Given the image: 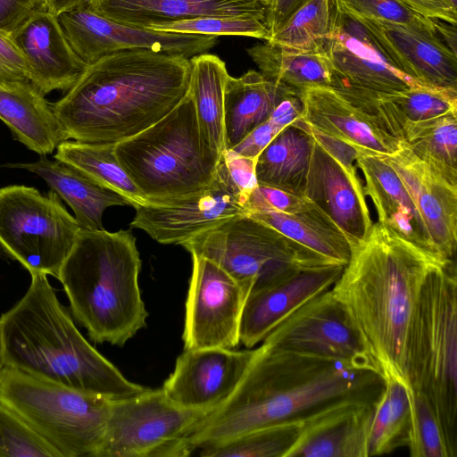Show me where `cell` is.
I'll return each instance as SVG.
<instances>
[{"instance_id":"1","label":"cell","mask_w":457,"mask_h":457,"mask_svg":"<svg viewBox=\"0 0 457 457\" xmlns=\"http://www.w3.org/2000/svg\"><path fill=\"white\" fill-rule=\"evenodd\" d=\"M385 386L377 370L262 344L235 391L203 419L187 444L192 453L253 429L303 421L341 403H375Z\"/></svg>"},{"instance_id":"2","label":"cell","mask_w":457,"mask_h":457,"mask_svg":"<svg viewBox=\"0 0 457 457\" xmlns=\"http://www.w3.org/2000/svg\"><path fill=\"white\" fill-rule=\"evenodd\" d=\"M190 58L123 50L87 65L51 104L68 140L116 144L151 127L188 94Z\"/></svg>"},{"instance_id":"3","label":"cell","mask_w":457,"mask_h":457,"mask_svg":"<svg viewBox=\"0 0 457 457\" xmlns=\"http://www.w3.org/2000/svg\"><path fill=\"white\" fill-rule=\"evenodd\" d=\"M445 259L378 221L352 245L349 261L331 290L385 378L395 377L410 386L407 356L412 317L426 276Z\"/></svg>"},{"instance_id":"4","label":"cell","mask_w":457,"mask_h":457,"mask_svg":"<svg viewBox=\"0 0 457 457\" xmlns=\"http://www.w3.org/2000/svg\"><path fill=\"white\" fill-rule=\"evenodd\" d=\"M4 366L109 399L147 387L129 380L82 336L45 274L0 317Z\"/></svg>"},{"instance_id":"5","label":"cell","mask_w":457,"mask_h":457,"mask_svg":"<svg viewBox=\"0 0 457 457\" xmlns=\"http://www.w3.org/2000/svg\"><path fill=\"white\" fill-rule=\"evenodd\" d=\"M140 269L136 239L129 231L79 230L56 278L74 318L94 342L122 346L145 327Z\"/></svg>"},{"instance_id":"6","label":"cell","mask_w":457,"mask_h":457,"mask_svg":"<svg viewBox=\"0 0 457 457\" xmlns=\"http://www.w3.org/2000/svg\"><path fill=\"white\" fill-rule=\"evenodd\" d=\"M115 155L146 203L165 204L202 193L213 183L221 156L204 141L193 99L114 144Z\"/></svg>"},{"instance_id":"7","label":"cell","mask_w":457,"mask_h":457,"mask_svg":"<svg viewBox=\"0 0 457 457\" xmlns=\"http://www.w3.org/2000/svg\"><path fill=\"white\" fill-rule=\"evenodd\" d=\"M408 382L431 404L451 457L457 456V276L453 259L428 271L408 342Z\"/></svg>"},{"instance_id":"8","label":"cell","mask_w":457,"mask_h":457,"mask_svg":"<svg viewBox=\"0 0 457 457\" xmlns=\"http://www.w3.org/2000/svg\"><path fill=\"white\" fill-rule=\"evenodd\" d=\"M112 400L8 366L0 370V403L15 412L61 457L96 456Z\"/></svg>"},{"instance_id":"9","label":"cell","mask_w":457,"mask_h":457,"mask_svg":"<svg viewBox=\"0 0 457 457\" xmlns=\"http://www.w3.org/2000/svg\"><path fill=\"white\" fill-rule=\"evenodd\" d=\"M181 245L191 255L213 261L249 290L300 268L338 263L247 214L234 216Z\"/></svg>"},{"instance_id":"10","label":"cell","mask_w":457,"mask_h":457,"mask_svg":"<svg viewBox=\"0 0 457 457\" xmlns=\"http://www.w3.org/2000/svg\"><path fill=\"white\" fill-rule=\"evenodd\" d=\"M80 228L50 190L11 185L0 188V247L29 273L58 277Z\"/></svg>"},{"instance_id":"11","label":"cell","mask_w":457,"mask_h":457,"mask_svg":"<svg viewBox=\"0 0 457 457\" xmlns=\"http://www.w3.org/2000/svg\"><path fill=\"white\" fill-rule=\"evenodd\" d=\"M207 413L180 407L162 388L112 399L95 457H184L187 439Z\"/></svg>"},{"instance_id":"12","label":"cell","mask_w":457,"mask_h":457,"mask_svg":"<svg viewBox=\"0 0 457 457\" xmlns=\"http://www.w3.org/2000/svg\"><path fill=\"white\" fill-rule=\"evenodd\" d=\"M334 89L375 94L421 85L403 74L362 17L341 0H333L331 30L324 44Z\"/></svg>"},{"instance_id":"13","label":"cell","mask_w":457,"mask_h":457,"mask_svg":"<svg viewBox=\"0 0 457 457\" xmlns=\"http://www.w3.org/2000/svg\"><path fill=\"white\" fill-rule=\"evenodd\" d=\"M262 345L342 361L381 373L361 333L331 288L292 312L269 333Z\"/></svg>"},{"instance_id":"14","label":"cell","mask_w":457,"mask_h":457,"mask_svg":"<svg viewBox=\"0 0 457 457\" xmlns=\"http://www.w3.org/2000/svg\"><path fill=\"white\" fill-rule=\"evenodd\" d=\"M186 301L184 349L234 348L250 290L213 261L192 255Z\"/></svg>"},{"instance_id":"15","label":"cell","mask_w":457,"mask_h":457,"mask_svg":"<svg viewBox=\"0 0 457 457\" xmlns=\"http://www.w3.org/2000/svg\"><path fill=\"white\" fill-rule=\"evenodd\" d=\"M56 17L71 49L86 65L115 52L135 49L189 58L206 53L218 39L124 25L94 13L87 4Z\"/></svg>"},{"instance_id":"16","label":"cell","mask_w":457,"mask_h":457,"mask_svg":"<svg viewBox=\"0 0 457 457\" xmlns=\"http://www.w3.org/2000/svg\"><path fill=\"white\" fill-rule=\"evenodd\" d=\"M245 203L220 158L216 178L208 189L165 204L139 205L130 226L144 230L158 243L182 245L234 216L247 214Z\"/></svg>"},{"instance_id":"17","label":"cell","mask_w":457,"mask_h":457,"mask_svg":"<svg viewBox=\"0 0 457 457\" xmlns=\"http://www.w3.org/2000/svg\"><path fill=\"white\" fill-rule=\"evenodd\" d=\"M255 349H184L162 390L177 405L207 414L223 404L247 370Z\"/></svg>"},{"instance_id":"18","label":"cell","mask_w":457,"mask_h":457,"mask_svg":"<svg viewBox=\"0 0 457 457\" xmlns=\"http://www.w3.org/2000/svg\"><path fill=\"white\" fill-rule=\"evenodd\" d=\"M394 169L421 216L436 253L454 260L457 245V170L416 156L403 142L382 156Z\"/></svg>"},{"instance_id":"19","label":"cell","mask_w":457,"mask_h":457,"mask_svg":"<svg viewBox=\"0 0 457 457\" xmlns=\"http://www.w3.org/2000/svg\"><path fill=\"white\" fill-rule=\"evenodd\" d=\"M345 265L332 263L300 268L249 292L240 323V343L251 348L292 312L315 296L332 288Z\"/></svg>"},{"instance_id":"20","label":"cell","mask_w":457,"mask_h":457,"mask_svg":"<svg viewBox=\"0 0 457 457\" xmlns=\"http://www.w3.org/2000/svg\"><path fill=\"white\" fill-rule=\"evenodd\" d=\"M303 195L345 232L352 245L372 227L359 175L349 173L314 139Z\"/></svg>"},{"instance_id":"21","label":"cell","mask_w":457,"mask_h":457,"mask_svg":"<svg viewBox=\"0 0 457 457\" xmlns=\"http://www.w3.org/2000/svg\"><path fill=\"white\" fill-rule=\"evenodd\" d=\"M361 16L403 74L423 86L457 88V55L435 28Z\"/></svg>"},{"instance_id":"22","label":"cell","mask_w":457,"mask_h":457,"mask_svg":"<svg viewBox=\"0 0 457 457\" xmlns=\"http://www.w3.org/2000/svg\"><path fill=\"white\" fill-rule=\"evenodd\" d=\"M10 36L26 60L29 82L43 96L68 91L87 66L48 12L34 15Z\"/></svg>"},{"instance_id":"23","label":"cell","mask_w":457,"mask_h":457,"mask_svg":"<svg viewBox=\"0 0 457 457\" xmlns=\"http://www.w3.org/2000/svg\"><path fill=\"white\" fill-rule=\"evenodd\" d=\"M302 120L311 129L340 139L363 154H395L401 141L380 129L363 112L328 86L301 93Z\"/></svg>"},{"instance_id":"24","label":"cell","mask_w":457,"mask_h":457,"mask_svg":"<svg viewBox=\"0 0 457 457\" xmlns=\"http://www.w3.org/2000/svg\"><path fill=\"white\" fill-rule=\"evenodd\" d=\"M87 6L101 17L142 29L204 16L266 21L268 13L258 0H88Z\"/></svg>"},{"instance_id":"25","label":"cell","mask_w":457,"mask_h":457,"mask_svg":"<svg viewBox=\"0 0 457 457\" xmlns=\"http://www.w3.org/2000/svg\"><path fill=\"white\" fill-rule=\"evenodd\" d=\"M375 403L345 402L309 417L286 457H366V434Z\"/></svg>"},{"instance_id":"26","label":"cell","mask_w":457,"mask_h":457,"mask_svg":"<svg viewBox=\"0 0 457 457\" xmlns=\"http://www.w3.org/2000/svg\"><path fill=\"white\" fill-rule=\"evenodd\" d=\"M356 165L364 176V194L372 200L378 221L439 256L415 204L394 169L382 156L363 153L358 155Z\"/></svg>"},{"instance_id":"27","label":"cell","mask_w":457,"mask_h":457,"mask_svg":"<svg viewBox=\"0 0 457 457\" xmlns=\"http://www.w3.org/2000/svg\"><path fill=\"white\" fill-rule=\"evenodd\" d=\"M10 168L24 169L42 178L50 189L64 200L74 212L80 229L101 230L103 214L111 206L130 205L120 193L95 181L76 168L46 155L33 162L9 163Z\"/></svg>"},{"instance_id":"28","label":"cell","mask_w":457,"mask_h":457,"mask_svg":"<svg viewBox=\"0 0 457 457\" xmlns=\"http://www.w3.org/2000/svg\"><path fill=\"white\" fill-rule=\"evenodd\" d=\"M0 120L16 140L40 156L68 140L52 104L29 81L0 83Z\"/></svg>"},{"instance_id":"29","label":"cell","mask_w":457,"mask_h":457,"mask_svg":"<svg viewBox=\"0 0 457 457\" xmlns=\"http://www.w3.org/2000/svg\"><path fill=\"white\" fill-rule=\"evenodd\" d=\"M293 90L268 80L254 70L238 78L228 76L224 93L225 149L234 148L269 120L278 103Z\"/></svg>"},{"instance_id":"30","label":"cell","mask_w":457,"mask_h":457,"mask_svg":"<svg viewBox=\"0 0 457 457\" xmlns=\"http://www.w3.org/2000/svg\"><path fill=\"white\" fill-rule=\"evenodd\" d=\"M247 215L328 260L344 265L349 261L352 250L349 238L312 202L295 213L254 212Z\"/></svg>"},{"instance_id":"31","label":"cell","mask_w":457,"mask_h":457,"mask_svg":"<svg viewBox=\"0 0 457 457\" xmlns=\"http://www.w3.org/2000/svg\"><path fill=\"white\" fill-rule=\"evenodd\" d=\"M313 138L302 118L283 129L258 155V184L303 194Z\"/></svg>"},{"instance_id":"32","label":"cell","mask_w":457,"mask_h":457,"mask_svg":"<svg viewBox=\"0 0 457 457\" xmlns=\"http://www.w3.org/2000/svg\"><path fill=\"white\" fill-rule=\"evenodd\" d=\"M246 52L270 81L300 92L330 86L331 64L324 48L297 49L266 42Z\"/></svg>"},{"instance_id":"33","label":"cell","mask_w":457,"mask_h":457,"mask_svg":"<svg viewBox=\"0 0 457 457\" xmlns=\"http://www.w3.org/2000/svg\"><path fill=\"white\" fill-rule=\"evenodd\" d=\"M191 96L200 134L204 143L221 156L225 150L224 93L229 76L225 62L215 54H201L190 58Z\"/></svg>"},{"instance_id":"34","label":"cell","mask_w":457,"mask_h":457,"mask_svg":"<svg viewBox=\"0 0 457 457\" xmlns=\"http://www.w3.org/2000/svg\"><path fill=\"white\" fill-rule=\"evenodd\" d=\"M366 434V457L389 453L408 445L412 421V390L395 377H386Z\"/></svg>"},{"instance_id":"35","label":"cell","mask_w":457,"mask_h":457,"mask_svg":"<svg viewBox=\"0 0 457 457\" xmlns=\"http://www.w3.org/2000/svg\"><path fill=\"white\" fill-rule=\"evenodd\" d=\"M54 158L82 171L99 184L129 199L135 209L146 201L118 161L114 144L65 140L56 148Z\"/></svg>"},{"instance_id":"36","label":"cell","mask_w":457,"mask_h":457,"mask_svg":"<svg viewBox=\"0 0 457 457\" xmlns=\"http://www.w3.org/2000/svg\"><path fill=\"white\" fill-rule=\"evenodd\" d=\"M401 142L419 158L457 170V113L407 121Z\"/></svg>"},{"instance_id":"37","label":"cell","mask_w":457,"mask_h":457,"mask_svg":"<svg viewBox=\"0 0 457 457\" xmlns=\"http://www.w3.org/2000/svg\"><path fill=\"white\" fill-rule=\"evenodd\" d=\"M303 421L282 422L253 429L199 450L204 457H286Z\"/></svg>"},{"instance_id":"38","label":"cell","mask_w":457,"mask_h":457,"mask_svg":"<svg viewBox=\"0 0 457 457\" xmlns=\"http://www.w3.org/2000/svg\"><path fill=\"white\" fill-rule=\"evenodd\" d=\"M333 0H310L266 42L297 49L324 48L331 30Z\"/></svg>"},{"instance_id":"39","label":"cell","mask_w":457,"mask_h":457,"mask_svg":"<svg viewBox=\"0 0 457 457\" xmlns=\"http://www.w3.org/2000/svg\"><path fill=\"white\" fill-rule=\"evenodd\" d=\"M384 95L405 123L457 113V88L418 85Z\"/></svg>"},{"instance_id":"40","label":"cell","mask_w":457,"mask_h":457,"mask_svg":"<svg viewBox=\"0 0 457 457\" xmlns=\"http://www.w3.org/2000/svg\"><path fill=\"white\" fill-rule=\"evenodd\" d=\"M147 29L208 36H244L268 41L266 21L254 18L204 16L169 23L152 24Z\"/></svg>"},{"instance_id":"41","label":"cell","mask_w":457,"mask_h":457,"mask_svg":"<svg viewBox=\"0 0 457 457\" xmlns=\"http://www.w3.org/2000/svg\"><path fill=\"white\" fill-rule=\"evenodd\" d=\"M407 446L412 457H451L437 417L428 401L412 391V421Z\"/></svg>"},{"instance_id":"42","label":"cell","mask_w":457,"mask_h":457,"mask_svg":"<svg viewBox=\"0 0 457 457\" xmlns=\"http://www.w3.org/2000/svg\"><path fill=\"white\" fill-rule=\"evenodd\" d=\"M0 457H61L10 408L0 403Z\"/></svg>"},{"instance_id":"43","label":"cell","mask_w":457,"mask_h":457,"mask_svg":"<svg viewBox=\"0 0 457 457\" xmlns=\"http://www.w3.org/2000/svg\"><path fill=\"white\" fill-rule=\"evenodd\" d=\"M355 12L374 20L404 25L435 28L434 20L427 18L399 0H341Z\"/></svg>"},{"instance_id":"44","label":"cell","mask_w":457,"mask_h":457,"mask_svg":"<svg viewBox=\"0 0 457 457\" xmlns=\"http://www.w3.org/2000/svg\"><path fill=\"white\" fill-rule=\"evenodd\" d=\"M310 202L303 194L258 184L248 195L245 205L247 214L254 212L295 213Z\"/></svg>"},{"instance_id":"45","label":"cell","mask_w":457,"mask_h":457,"mask_svg":"<svg viewBox=\"0 0 457 457\" xmlns=\"http://www.w3.org/2000/svg\"><path fill=\"white\" fill-rule=\"evenodd\" d=\"M221 161L232 184L246 201L251 192L258 186L255 173L256 159L240 155L233 149H225L221 154Z\"/></svg>"},{"instance_id":"46","label":"cell","mask_w":457,"mask_h":457,"mask_svg":"<svg viewBox=\"0 0 457 457\" xmlns=\"http://www.w3.org/2000/svg\"><path fill=\"white\" fill-rule=\"evenodd\" d=\"M44 12H47L46 0H0V30L11 35Z\"/></svg>"},{"instance_id":"47","label":"cell","mask_w":457,"mask_h":457,"mask_svg":"<svg viewBox=\"0 0 457 457\" xmlns=\"http://www.w3.org/2000/svg\"><path fill=\"white\" fill-rule=\"evenodd\" d=\"M29 81L26 60L11 36L0 30V83Z\"/></svg>"},{"instance_id":"48","label":"cell","mask_w":457,"mask_h":457,"mask_svg":"<svg viewBox=\"0 0 457 457\" xmlns=\"http://www.w3.org/2000/svg\"><path fill=\"white\" fill-rule=\"evenodd\" d=\"M282 129L272 123L270 120L253 129L242 141L234 148L240 155L257 159L262 150Z\"/></svg>"},{"instance_id":"49","label":"cell","mask_w":457,"mask_h":457,"mask_svg":"<svg viewBox=\"0 0 457 457\" xmlns=\"http://www.w3.org/2000/svg\"><path fill=\"white\" fill-rule=\"evenodd\" d=\"M416 12L432 19L456 24L457 10L446 0H399Z\"/></svg>"},{"instance_id":"50","label":"cell","mask_w":457,"mask_h":457,"mask_svg":"<svg viewBox=\"0 0 457 457\" xmlns=\"http://www.w3.org/2000/svg\"><path fill=\"white\" fill-rule=\"evenodd\" d=\"M310 0H273L268 9L267 25L270 37L282 26V24L300 7Z\"/></svg>"},{"instance_id":"51","label":"cell","mask_w":457,"mask_h":457,"mask_svg":"<svg viewBox=\"0 0 457 457\" xmlns=\"http://www.w3.org/2000/svg\"><path fill=\"white\" fill-rule=\"evenodd\" d=\"M434 24L437 36L456 54V24L442 20H434Z\"/></svg>"},{"instance_id":"52","label":"cell","mask_w":457,"mask_h":457,"mask_svg":"<svg viewBox=\"0 0 457 457\" xmlns=\"http://www.w3.org/2000/svg\"><path fill=\"white\" fill-rule=\"evenodd\" d=\"M88 0H46L47 12L54 16L78 8Z\"/></svg>"},{"instance_id":"53","label":"cell","mask_w":457,"mask_h":457,"mask_svg":"<svg viewBox=\"0 0 457 457\" xmlns=\"http://www.w3.org/2000/svg\"><path fill=\"white\" fill-rule=\"evenodd\" d=\"M4 366V345H3L2 333H1V329H0V370Z\"/></svg>"},{"instance_id":"54","label":"cell","mask_w":457,"mask_h":457,"mask_svg":"<svg viewBox=\"0 0 457 457\" xmlns=\"http://www.w3.org/2000/svg\"><path fill=\"white\" fill-rule=\"evenodd\" d=\"M258 1L261 2L262 4H264L265 6H267L268 9L273 3V0H258Z\"/></svg>"},{"instance_id":"55","label":"cell","mask_w":457,"mask_h":457,"mask_svg":"<svg viewBox=\"0 0 457 457\" xmlns=\"http://www.w3.org/2000/svg\"><path fill=\"white\" fill-rule=\"evenodd\" d=\"M448 1L453 7H457L456 0H446Z\"/></svg>"}]
</instances>
